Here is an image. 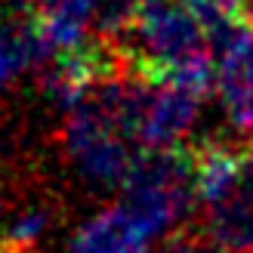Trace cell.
<instances>
[{"mask_svg": "<svg viewBox=\"0 0 253 253\" xmlns=\"http://www.w3.org/2000/svg\"><path fill=\"white\" fill-rule=\"evenodd\" d=\"M121 192V201L155 232V238H170L198 207L192 148L142 151Z\"/></svg>", "mask_w": 253, "mask_h": 253, "instance_id": "obj_1", "label": "cell"}, {"mask_svg": "<svg viewBox=\"0 0 253 253\" xmlns=\"http://www.w3.org/2000/svg\"><path fill=\"white\" fill-rule=\"evenodd\" d=\"M216 59V96L238 145H253V19L210 41Z\"/></svg>", "mask_w": 253, "mask_h": 253, "instance_id": "obj_2", "label": "cell"}, {"mask_svg": "<svg viewBox=\"0 0 253 253\" xmlns=\"http://www.w3.org/2000/svg\"><path fill=\"white\" fill-rule=\"evenodd\" d=\"M155 241V232L118 201L90 213L71 232L65 253H151Z\"/></svg>", "mask_w": 253, "mask_h": 253, "instance_id": "obj_3", "label": "cell"}, {"mask_svg": "<svg viewBox=\"0 0 253 253\" xmlns=\"http://www.w3.org/2000/svg\"><path fill=\"white\" fill-rule=\"evenodd\" d=\"M49 59H53V49L34 12L0 16V93L31 68H43Z\"/></svg>", "mask_w": 253, "mask_h": 253, "instance_id": "obj_4", "label": "cell"}, {"mask_svg": "<svg viewBox=\"0 0 253 253\" xmlns=\"http://www.w3.org/2000/svg\"><path fill=\"white\" fill-rule=\"evenodd\" d=\"M244 148L238 142H204L195 145V192L198 207L210 210L229 201L241 185V167H244Z\"/></svg>", "mask_w": 253, "mask_h": 253, "instance_id": "obj_5", "label": "cell"}, {"mask_svg": "<svg viewBox=\"0 0 253 253\" xmlns=\"http://www.w3.org/2000/svg\"><path fill=\"white\" fill-rule=\"evenodd\" d=\"M99 0H34L37 25L53 56L74 53L86 43V31L96 25Z\"/></svg>", "mask_w": 253, "mask_h": 253, "instance_id": "obj_6", "label": "cell"}, {"mask_svg": "<svg viewBox=\"0 0 253 253\" xmlns=\"http://www.w3.org/2000/svg\"><path fill=\"white\" fill-rule=\"evenodd\" d=\"M56 222L53 207L43 198L19 201L0 216V253H34Z\"/></svg>", "mask_w": 253, "mask_h": 253, "instance_id": "obj_7", "label": "cell"}, {"mask_svg": "<svg viewBox=\"0 0 253 253\" xmlns=\"http://www.w3.org/2000/svg\"><path fill=\"white\" fill-rule=\"evenodd\" d=\"M182 3L198 19L201 28H204L207 41H216L225 31H232L235 25L250 19L247 0H182Z\"/></svg>", "mask_w": 253, "mask_h": 253, "instance_id": "obj_8", "label": "cell"}, {"mask_svg": "<svg viewBox=\"0 0 253 253\" xmlns=\"http://www.w3.org/2000/svg\"><path fill=\"white\" fill-rule=\"evenodd\" d=\"M158 253H225V250L213 238H207L198 225H188V229H179L170 238H164Z\"/></svg>", "mask_w": 253, "mask_h": 253, "instance_id": "obj_9", "label": "cell"}, {"mask_svg": "<svg viewBox=\"0 0 253 253\" xmlns=\"http://www.w3.org/2000/svg\"><path fill=\"white\" fill-rule=\"evenodd\" d=\"M121 3H130V6H136V9H142V6H145V0H121Z\"/></svg>", "mask_w": 253, "mask_h": 253, "instance_id": "obj_10", "label": "cell"}, {"mask_svg": "<svg viewBox=\"0 0 253 253\" xmlns=\"http://www.w3.org/2000/svg\"><path fill=\"white\" fill-rule=\"evenodd\" d=\"M247 12H250V19H253V0H247Z\"/></svg>", "mask_w": 253, "mask_h": 253, "instance_id": "obj_11", "label": "cell"}]
</instances>
